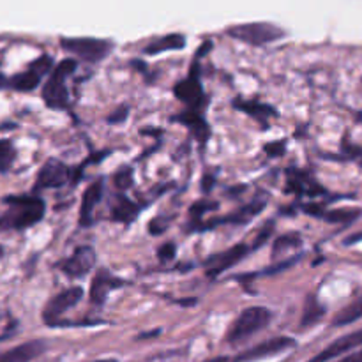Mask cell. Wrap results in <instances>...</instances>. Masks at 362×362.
I'll return each mask as SVG.
<instances>
[{"label":"cell","instance_id":"cell-11","mask_svg":"<svg viewBox=\"0 0 362 362\" xmlns=\"http://www.w3.org/2000/svg\"><path fill=\"white\" fill-rule=\"evenodd\" d=\"M250 253V246L246 244H237V246L230 247V250L221 251L218 255H212L207 262H205V267H207V274L211 278H216L221 272H225L226 269L233 267L237 262H240L243 258H246V255Z\"/></svg>","mask_w":362,"mask_h":362},{"label":"cell","instance_id":"cell-29","mask_svg":"<svg viewBox=\"0 0 362 362\" xmlns=\"http://www.w3.org/2000/svg\"><path fill=\"white\" fill-rule=\"evenodd\" d=\"M211 207H218V205L216 204H209V202H198L197 205H193V207H191V216H197V218H200L202 214H204V212H207L209 209Z\"/></svg>","mask_w":362,"mask_h":362},{"label":"cell","instance_id":"cell-9","mask_svg":"<svg viewBox=\"0 0 362 362\" xmlns=\"http://www.w3.org/2000/svg\"><path fill=\"white\" fill-rule=\"evenodd\" d=\"M296 339L288 338V336H276V338L267 339V341H262L260 345L253 346V349L246 350V352L239 354L232 362H253L265 359V357L278 356V354L285 352V350L296 346Z\"/></svg>","mask_w":362,"mask_h":362},{"label":"cell","instance_id":"cell-12","mask_svg":"<svg viewBox=\"0 0 362 362\" xmlns=\"http://www.w3.org/2000/svg\"><path fill=\"white\" fill-rule=\"evenodd\" d=\"M359 346H362V329L350 332V334L343 336V338H338L336 341H332L327 349L322 350L320 354H317L313 359H310L308 362H329L345 356V354L352 352V350L359 349Z\"/></svg>","mask_w":362,"mask_h":362},{"label":"cell","instance_id":"cell-20","mask_svg":"<svg viewBox=\"0 0 362 362\" xmlns=\"http://www.w3.org/2000/svg\"><path fill=\"white\" fill-rule=\"evenodd\" d=\"M325 315V308L322 306L320 303L317 300V297L310 296L306 299V304H304V311H303V318H300V329L311 327V325H317L318 322L324 318Z\"/></svg>","mask_w":362,"mask_h":362},{"label":"cell","instance_id":"cell-32","mask_svg":"<svg viewBox=\"0 0 362 362\" xmlns=\"http://www.w3.org/2000/svg\"><path fill=\"white\" fill-rule=\"evenodd\" d=\"M283 148H285V147L281 145V141H278V144L267 145V147H265V151H267L271 156H279L283 152Z\"/></svg>","mask_w":362,"mask_h":362},{"label":"cell","instance_id":"cell-28","mask_svg":"<svg viewBox=\"0 0 362 362\" xmlns=\"http://www.w3.org/2000/svg\"><path fill=\"white\" fill-rule=\"evenodd\" d=\"M158 257L161 258L163 262L172 260V258L175 257V244H172V243L163 244V246L158 250Z\"/></svg>","mask_w":362,"mask_h":362},{"label":"cell","instance_id":"cell-24","mask_svg":"<svg viewBox=\"0 0 362 362\" xmlns=\"http://www.w3.org/2000/svg\"><path fill=\"white\" fill-rule=\"evenodd\" d=\"M361 216V211L357 209H334V211H324L320 218L325 219L332 225H345V223L356 221Z\"/></svg>","mask_w":362,"mask_h":362},{"label":"cell","instance_id":"cell-21","mask_svg":"<svg viewBox=\"0 0 362 362\" xmlns=\"http://www.w3.org/2000/svg\"><path fill=\"white\" fill-rule=\"evenodd\" d=\"M179 120H182V122L186 124V126L189 127V129L197 134V138H200L202 141L207 140L211 129H209L207 122H205V119L202 117L200 112H191V110H186V112L180 113Z\"/></svg>","mask_w":362,"mask_h":362},{"label":"cell","instance_id":"cell-5","mask_svg":"<svg viewBox=\"0 0 362 362\" xmlns=\"http://www.w3.org/2000/svg\"><path fill=\"white\" fill-rule=\"evenodd\" d=\"M62 48L85 62H101L112 52V42L94 37H62Z\"/></svg>","mask_w":362,"mask_h":362},{"label":"cell","instance_id":"cell-4","mask_svg":"<svg viewBox=\"0 0 362 362\" xmlns=\"http://www.w3.org/2000/svg\"><path fill=\"white\" fill-rule=\"evenodd\" d=\"M226 34L253 46H264L285 37V30L272 23H244L228 28Z\"/></svg>","mask_w":362,"mask_h":362},{"label":"cell","instance_id":"cell-1","mask_svg":"<svg viewBox=\"0 0 362 362\" xmlns=\"http://www.w3.org/2000/svg\"><path fill=\"white\" fill-rule=\"evenodd\" d=\"M4 204L9 205V212L4 218L7 226L16 230L28 228L41 221L45 216V202L37 197H7Z\"/></svg>","mask_w":362,"mask_h":362},{"label":"cell","instance_id":"cell-18","mask_svg":"<svg viewBox=\"0 0 362 362\" xmlns=\"http://www.w3.org/2000/svg\"><path fill=\"white\" fill-rule=\"evenodd\" d=\"M264 211V202H253V204L246 205V207H240L239 211H233L232 214L225 216V218L214 219V221L209 223V228L211 226L219 225V223H232V225H246L251 219L257 218L260 212Z\"/></svg>","mask_w":362,"mask_h":362},{"label":"cell","instance_id":"cell-2","mask_svg":"<svg viewBox=\"0 0 362 362\" xmlns=\"http://www.w3.org/2000/svg\"><path fill=\"white\" fill-rule=\"evenodd\" d=\"M271 320H272V311L267 310V308H262V306L246 308V310L235 318L232 327L228 329L226 341L232 343V345L233 343L244 341V339H247L250 336L264 331V329L271 324Z\"/></svg>","mask_w":362,"mask_h":362},{"label":"cell","instance_id":"cell-30","mask_svg":"<svg viewBox=\"0 0 362 362\" xmlns=\"http://www.w3.org/2000/svg\"><path fill=\"white\" fill-rule=\"evenodd\" d=\"M166 221L165 219H154V221H151V233H163L166 230Z\"/></svg>","mask_w":362,"mask_h":362},{"label":"cell","instance_id":"cell-15","mask_svg":"<svg viewBox=\"0 0 362 362\" xmlns=\"http://www.w3.org/2000/svg\"><path fill=\"white\" fill-rule=\"evenodd\" d=\"M103 189H105L103 180H94V182L83 191V198H81V207H80L81 226H90L92 221H94V209L95 205L101 202Z\"/></svg>","mask_w":362,"mask_h":362},{"label":"cell","instance_id":"cell-34","mask_svg":"<svg viewBox=\"0 0 362 362\" xmlns=\"http://www.w3.org/2000/svg\"><path fill=\"white\" fill-rule=\"evenodd\" d=\"M204 362H228V359L226 357H214V359H207Z\"/></svg>","mask_w":362,"mask_h":362},{"label":"cell","instance_id":"cell-25","mask_svg":"<svg viewBox=\"0 0 362 362\" xmlns=\"http://www.w3.org/2000/svg\"><path fill=\"white\" fill-rule=\"evenodd\" d=\"M300 243H303V240H300V237L293 235V233L279 237V239H276L274 246H272V257L278 258L279 255H285L288 250H296L297 246H300Z\"/></svg>","mask_w":362,"mask_h":362},{"label":"cell","instance_id":"cell-7","mask_svg":"<svg viewBox=\"0 0 362 362\" xmlns=\"http://www.w3.org/2000/svg\"><path fill=\"white\" fill-rule=\"evenodd\" d=\"M175 95L187 106L186 110L202 113V108L207 105V99H205L204 88H202L200 78H198V64H194L193 71L186 80L175 85Z\"/></svg>","mask_w":362,"mask_h":362},{"label":"cell","instance_id":"cell-35","mask_svg":"<svg viewBox=\"0 0 362 362\" xmlns=\"http://www.w3.org/2000/svg\"><path fill=\"white\" fill-rule=\"evenodd\" d=\"M92 362H117L115 359H99V361H92Z\"/></svg>","mask_w":362,"mask_h":362},{"label":"cell","instance_id":"cell-8","mask_svg":"<svg viewBox=\"0 0 362 362\" xmlns=\"http://www.w3.org/2000/svg\"><path fill=\"white\" fill-rule=\"evenodd\" d=\"M52 67H53L52 57L48 55L39 57L37 60H34V62L28 66V69L25 71V73H20L16 74V76L11 78L9 85L20 92L34 90V88L41 83V78L45 76V74H48V71L52 69Z\"/></svg>","mask_w":362,"mask_h":362},{"label":"cell","instance_id":"cell-23","mask_svg":"<svg viewBox=\"0 0 362 362\" xmlns=\"http://www.w3.org/2000/svg\"><path fill=\"white\" fill-rule=\"evenodd\" d=\"M235 106L239 110H243V112L253 115L255 119H258V120H265V119H269V117L276 115L274 108H271V106H267V105H262V103H258V101H244V99H239V101H235Z\"/></svg>","mask_w":362,"mask_h":362},{"label":"cell","instance_id":"cell-19","mask_svg":"<svg viewBox=\"0 0 362 362\" xmlns=\"http://www.w3.org/2000/svg\"><path fill=\"white\" fill-rule=\"evenodd\" d=\"M186 46V37L180 34H168L163 35V37L156 39L151 45L145 48V53L148 55H158L161 52H168V49H180Z\"/></svg>","mask_w":362,"mask_h":362},{"label":"cell","instance_id":"cell-10","mask_svg":"<svg viewBox=\"0 0 362 362\" xmlns=\"http://www.w3.org/2000/svg\"><path fill=\"white\" fill-rule=\"evenodd\" d=\"M95 260H98V257H95V251L92 250L90 246H83V247H78V250L74 251L73 257L66 258V260H64L59 267L66 276L78 279V278H83V276H87L88 272L94 269Z\"/></svg>","mask_w":362,"mask_h":362},{"label":"cell","instance_id":"cell-33","mask_svg":"<svg viewBox=\"0 0 362 362\" xmlns=\"http://www.w3.org/2000/svg\"><path fill=\"white\" fill-rule=\"evenodd\" d=\"M127 117V110H119V113L113 117H110V122H120V120H124Z\"/></svg>","mask_w":362,"mask_h":362},{"label":"cell","instance_id":"cell-22","mask_svg":"<svg viewBox=\"0 0 362 362\" xmlns=\"http://www.w3.org/2000/svg\"><path fill=\"white\" fill-rule=\"evenodd\" d=\"M361 318H362V300H356V303L343 308V310L332 318V327H345V325L354 324V322L361 320Z\"/></svg>","mask_w":362,"mask_h":362},{"label":"cell","instance_id":"cell-13","mask_svg":"<svg viewBox=\"0 0 362 362\" xmlns=\"http://www.w3.org/2000/svg\"><path fill=\"white\" fill-rule=\"evenodd\" d=\"M69 180V168L59 159H48L39 170L37 189H53V187H62Z\"/></svg>","mask_w":362,"mask_h":362},{"label":"cell","instance_id":"cell-26","mask_svg":"<svg viewBox=\"0 0 362 362\" xmlns=\"http://www.w3.org/2000/svg\"><path fill=\"white\" fill-rule=\"evenodd\" d=\"M16 158L13 144L9 140H0V173H6Z\"/></svg>","mask_w":362,"mask_h":362},{"label":"cell","instance_id":"cell-36","mask_svg":"<svg viewBox=\"0 0 362 362\" xmlns=\"http://www.w3.org/2000/svg\"><path fill=\"white\" fill-rule=\"evenodd\" d=\"M2 255H4V250H2V247H0V258H2Z\"/></svg>","mask_w":362,"mask_h":362},{"label":"cell","instance_id":"cell-6","mask_svg":"<svg viewBox=\"0 0 362 362\" xmlns=\"http://www.w3.org/2000/svg\"><path fill=\"white\" fill-rule=\"evenodd\" d=\"M81 299H83V288L81 286H71V288H66L59 296L49 299V303L45 308V313H42L46 325H49V327L59 325L60 317L64 313H67L71 308L76 306Z\"/></svg>","mask_w":362,"mask_h":362},{"label":"cell","instance_id":"cell-3","mask_svg":"<svg viewBox=\"0 0 362 362\" xmlns=\"http://www.w3.org/2000/svg\"><path fill=\"white\" fill-rule=\"evenodd\" d=\"M74 69H76V60L73 59L62 60L52 69V74H49L48 81L42 88V99L49 108L62 110L67 106L69 92H67L66 80L74 73Z\"/></svg>","mask_w":362,"mask_h":362},{"label":"cell","instance_id":"cell-16","mask_svg":"<svg viewBox=\"0 0 362 362\" xmlns=\"http://www.w3.org/2000/svg\"><path fill=\"white\" fill-rule=\"evenodd\" d=\"M46 350V343L41 339L27 341L23 345H18L7 352H0V362H30L35 357L41 356Z\"/></svg>","mask_w":362,"mask_h":362},{"label":"cell","instance_id":"cell-17","mask_svg":"<svg viewBox=\"0 0 362 362\" xmlns=\"http://www.w3.org/2000/svg\"><path fill=\"white\" fill-rule=\"evenodd\" d=\"M138 205L134 202H131L129 198L124 197V194H115L112 202V211H110V216H112L113 221L117 223H133L138 216Z\"/></svg>","mask_w":362,"mask_h":362},{"label":"cell","instance_id":"cell-27","mask_svg":"<svg viewBox=\"0 0 362 362\" xmlns=\"http://www.w3.org/2000/svg\"><path fill=\"white\" fill-rule=\"evenodd\" d=\"M131 182H133V170L131 168H120L119 172L113 175V184H115V187H119V189H127V187L131 186Z\"/></svg>","mask_w":362,"mask_h":362},{"label":"cell","instance_id":"cell-31","mask_svg":"<svg viewBox=\"0 0 362 362\" xmlns=\"http://www.w3.org/2000/svg\"><path fill=\"white\" fill-rule=\"evenodd\" d=\"M336 362H362V349L357 350V352L349 354V356H345L343 359H339Z\"/></svg>","mask_w":362,"mask_h":362},{"label":"cell","instance_id":"cell-14","mask_svg":"<svg viewBox=\"0 0 362 362\" xmlns=\"http://www.w3.org/2000/svg\"><path fill=\"white\" fill-rule=\"evenodd\" d=\"M124 279L122 278H117L113 276L112 272L106 271V269H99L98 274L94 276L92 279V285H90V303L92 304H98V306H103L108 297L110 292L113 290L120 288L124 286Z\"/></svg>","mask_w":362,"mask_h":362},{"label":"cell","instance_id":"cell-37","mask_svg":"<svg viewBox=\"0 0 362 362\" xmlns=\"http://www.w3.org/2000/svg\"><path fill=\"white\" fill-rule=\"evenodd\" d=\"M361 165H362V159H361Z\"/></svg>","mask_w":362,"mask_h":362}]
</instances>
